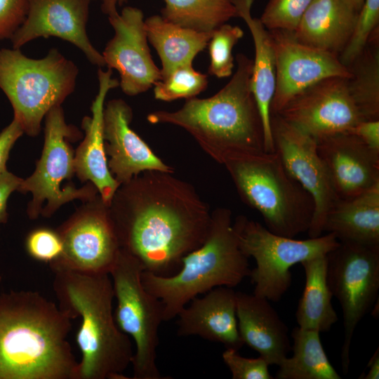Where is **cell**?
<instances>
[{"label":"cell","mask_w":379,"mask_h":379,"mask_svg":"<svg viewBox=\"0 0 379 379\" xmlns=\"http://www.w3.org/2000/svg\"><path fill=\"white\" fill-rule=\"evenodd\" d=\"M120 249L142 272L168 277L204 241L208 204L189 182L168 173L146 171L121 185L109 206Z\"/></svg>","instance_id":"6da1fadb"},{"label":"cell","mask_w":379,"mask_h":379,"mask_svg":"<svg viewBox=\"0 0 379 379\" xmlns=\"http://www.w3.org/2000/svg\"><path fill=\"white\" fill-rule=\"evenodd\" d=\"M69 314L37 291L0 293V379H75Z\"/></svg>","instance_id":"7a4b0ae2"},{"label":"cell","mask_w":379,"mask_h":379,"mask_svg":"<svg viewBox=\"0 0 379 379\" xmlns=\"http://www.w3.org/2000/svg\"><path fill=\"white\" fill-rule=\"evenodd\" d=\"M236 62L232 77L214 95L186 99L178 110L153 112L147 121L183 128L222 165L239 155L265 151L261 116L251 88L253 60L238 53Z\"/></svg>","instance_id":"3957f363"},{"label":"cell","mask_w":379,"mask_h":379,"mask_svg":"<svg viewBox=\"0 0 379 379\" xmlns=\"http://www.w3.org/2000/svg\"><path fill=\"white\" fill-rule=\"evenodd\" d=\"M54 272L59 307L72 319L80 317L76 342L81 357L75 379H126L133 351L130 338L117 326L111 277L107 273L72 270Z\"/></svg>","instance_id":"277c9868"},{"label":"cell","mask_w":379,"mask_h":379,"mask_svg":"<svg viewBox=\"0 0 379 379\" xmlns=\"http://www.w3.org/2000/svg\"><path fill=\"white\" fill-rule=\"evenodd\" d=\"M250 272L248 258L241 251L233 227L232 211L218 207L211 211L204 241L182 258L176 273L161 277L142 272L141 278L145 289L161 301L164 321H168L194 298L219 286L234 288Z\"/></svg>","instance_id":"5b68a950"},{"label":"cell","mask_w":379,"mask_h":379,"mask_svg":"<svg viewBox=\"0 0 379 379\" xmlns=\"http://www.w3.org/2000/svg\"><path fill=\"white\" fill-rule=\"evenodd\" d=\"M223 165L242 201L261 214L270 231L290 238L307 232L313 199L288 173L276 151L239 155Z\"/></svg>","instance_id":"8992f818"},{"label":"cell","mask_w":379,"mask_h":379,"mask_svg":"<svg viewBox=\"0 0 379 379\" xmlns=\"http://www.w3.org/2000/svg\"><path fill=\"white\" fill-rule=\"evenodd\" d=\"M78 73L77 65L55 48L40 59L28 58L20 48L0 49V89L13 119L32 137L40 133L48 111L74 91Z\"/></svg>","instance_id":"52a82bcc"},{"label":"cell","mask_w":379,"mask_h":379,"mask_svg":"<svg viewBox=\"0 0 379 379\" xmlns=\"http://www.w3.org/2000/svg\"><path fill=\"white\" fill-rule=\"evenodd\" d=\"M44 144L33 173L22 179L17 191L30 192L32 199L27 213L32 220L39 215L50 218L62 205L74 199L83 202L95 199L99 194L95 185L88 182L81 188L73 185L62 187L71 180L74 171V152L71 142L81 138L80 131L65 121L61 105L48 111L44 117Z\"/></svg>","instance_id":"ba28073f"},{"label":"cell","mask_w":379,"mask_h":379,"mask_svg":"<svg viewBox=\"0 0 379 379\" xmlns=\"http://www.w3.org/2000/svg\"><path fill=\"white\" fill-rule=\"evenodd\" d=\"M239 246L255 261L249 277L253 294L269 301L278 302L292 282L291 267L321 255H326L340 241L333 233L298 240L276 234L258 222L239 215L233 222Z\"/></svg>","instance_id":"9c48e42d"},{"label":"cell","mask_w":379,"mask_h":379,"mask_svg":"<svg viewBox=\"0 0 379 379\" xmlns=\"http://www.w3.org/2000/svg\"><path fill=\"white\" fill-rule=\"evenodd\" d=\"M142 272L140 263L120 249L109 272L117 300L114 317L118 328L135 343L131 378L162 379L156 361L164 307L144 287Z\"/></svg>","instance_id":"30bf717a"},{"label":"cell","mask_w":379,"mask_h":379,"mask_svg":"<svg viewBox=\"0 0 379 379\" xmlns=\"http://www.w3.org/2000/svg\"><path fill=\"white\" fill-rule=\"evenodd\" d=\"M326 259L327 282L343 317L341 366L346 374L355 328L378 299L379 246L340 241Z\"/></svg>","instance_id":"8fae6325"},{"label":"cell","mask_w":379,"mask_h":379,"mask_svg":"<svg viewBox=\"0 0 379 379\" xmlns=\"http://www.w3.org/2000/svg\"><path fill=\"white\" fill-rule=\"evenodd\" d=\"M62 242L53 272L72 270L109 274L120 251L109 205L98 194L84 204L57 230Z\"/></svg>","instance_id":"7c38bea8"},{"label":"cell","mask_w":379,"mask_h":379,"mask_svg":"<svg viewBox=\"0 0 379 379\" xmlns=\"http://www.w3.org/2000/svg\"><path fill=\"white\" fill-rule=\"evenodd\" d=\"M270 124L274 151L288 173L313 199L309 237H319L326 217L338 198L318 154L317 140L279 114L270 115Z\"/></svg>","instance_id":"4fadbf2b"},{"label":"cell","mask_w":379,"mask_h":379,"mask_svg":"<svg viewBox=\"0 0 379 379\" xmlns=\"http://www.w3.org/2000/svg\"><path fill=\"white\" fill-rule=\"evenodd\" d=\"M347 79H321L295 95L276 114L316 140L347 132L364 119L349 93Z\"/></svg>","instance_id":"5bb4252c"},{"label":"cell","mask_w":379,"mask_h":379,"mask_svg":"<svg viewBox=\"0 0 379 379\" xmlns=\"http://www.w3.org/2000/svg\"><path fill=\"white\" fill-rule=\"evenodd\" d=\"M276 67V87L270 115L278 114L298 93L328 77L349 78L350 72L338 55L298 41L293 32L269 31Z\"/></svg>","instance_id":"9a60e30c"},{"label":"cell","mask_w":379,"mask_h":379,"mask_svg":"<svg viewBox=\"0 0 379 379\" xmlns=\"http://www.w3.org/2000/svg\"><path fill=\"white\" fill-rule=\"evenodd\" d=\"M108 19L114 35L102 53L105 66L117 70L125 94L133 96L147 91L161 79V74L150 53L142 11L126 6Z\"/></svg>","instance_id":"2e32d148"},{"label":"cell","mask_w":379,"mask_h":379,"mask_svg":"<svg viewBox=\"0 0 379 379\" xmlns=\"http://www.w3.org/2000/svg\"><path fill=\"white\" fill-rule=\"evenodd\" d=\"M92 0H27L25 20L11 39L13 48L40 37H58L79 48L87 60L105 66L102 55L91 43L87 33L89 5Z\"/></svg>","instance_id":"e0dca14e"},{"label":"cell","mask_w":379,"mask_h":379,"mask_svg":"<svg viewBox=\"0 0 379 379\" xmlns=\"http://www.w3.org/2000/svg\"><path fill=\"white\" fill-rule=\"evenodd\" d=\"M131 107L122 99L104 106L102 126L108 168L121 185L146 171L174 173L130 126Z\"/></svg>","instance_id":"ac0fdd59"},{"label":"cell","mask_w":379,"mask_h":379,"mask_svg":"<svg viewBox=\"0 0 379 379\" xmlns=\"http://www.w3.org/2000/svg\"><path fill=\"white\" fill-rule=\"evenodd\" d=\"M317 149L338 199L357 196L379 182V152L354 135L324 137Z\"/></svg>","instance_id":"d6986e66"},{"label":"cell","mask_w":379,"mask_h":379,"mask_svg":"<svg viewBox=\"0 0 379 379\" xmlns=\"http://www.w3.org/2000/svg\"><path fill=\"white\" fill-rule=\"evenodd\" d=\"M112 74L111 69L103 71L100 68L98 71L99 87L91 107L92 115L82 119L81 128L85 135L74 152L75 174L81 182L93 183L101 199L109 206L120 186L108 168L103 137L105 98L109 90L119 86V81L112 79Z\"/></svg>","instance_id":"ffe728a7"},{"label":"cell","mask_w":379,"mask_h":379,"mask_svg":"<svg viewBox=\"0 0 379 379\" xmlns=\"http://www.w3.org/2000/svg\"><path fill=\"white\" fill-rule=\"evenodd\" d=\"M190 302L177 315L179 336L198 335L237 351L242 347L232 288L216 287Z\"/></svg>","instance_id":"44dd1931"},{"label":"cell","mask_w":379,"mask_h":379,"mask_svg":"<svg viewBox=\"0 0 379 379\" xmlns=\"http://www.w3.org/2000/svg\"><path fill=\"white\" fill-rule=\"evenodd\" d=\"M240 337L269 365L279 366L291 350L288 328L270 301L255 294L236 292Z\"/></svg>","instance_id":"7402d4cb"},{"label":"cell","mask_w":379,"mask_h":379,"mask_svg":"<svg viewBox=\"0 0 379 379\" xmlns=\"http://www.w3.org/2000/svg\"><path fill=\"white\" fill-rule=\"evenodd\" d=\"M357 15L345 0H312L293 34L302 44L339 56L352 36Z\"/></svg>","instance_id":"603a6c76"},{"label":"cell","mask_w":379,"mask_h":379,"mask_svg":"<svg viewBox=\"0 0 379 379\" xmlns=\"http://www.w3.org/2000/svg\"><path fill=\"white\" fill-rule=\"evenodd\" d=\"M254 0H234L237 18L247 25L255 49L251 77V88L262 123L265 150L274 151L270 124V105L276 87V67L274 49L269 31L260 18L251 15Z\"/></svg>","instance_id":"cb8c5ba5"},{"label":"cell","mask_w":379,"mask_h":379,"mask_svg":"<svg viewBox=\"0 0 379 379\" xmlns=\"http://www.w3.org/2000/svg\"><path fill=\"white\" fill-rule=\"evenodd\" d=\"M323 231L339 241L379 246V182L364 192L338 199L328 213Z\"/></svg>","instance_id":"d4e9b609"},{"label":"cell","mask_w":379,"mask_h":379,"mask_svg":"<svg viewBox=\"0 0 379 379\" xmlns=\"http://www.w3.org/2000/svg\"><path fill=\"white\" fill-rule=\"evenodd\" d=\"M147 39L157 51L162 67L161 79L179 66L192 64L208 45L213 32H199L173 23L161 15L145 20Z\"/></svg>","instance_id":"484cf974"},{"label":"cell","mask_w":379,"mask_h":379,"mask_svg":"<svg viewBox=\"0 0 379 379\" xmlns=\"http://www.w3.org/2000/svg\"><path fill=\"white\" fill-rule=\"evenodd\" d=\"M305 275V288L298 301V326L319 333L328 331L338 317L332 305L333 295L327 282L326 255L300 262Z\"/></svg>","instance_id":"4316f807"},{"label":"cell","mask_w":379,"mask_h":379,"mask_svg":"<svg viewBox=\"0 0 379 379\" xmlns=\"http://www.w3.org/2000/svg\"><path fill=\"white\" fill-rule=\"evenodd\" d=\"M320 333L295 327L291 332L293 355L278 366L277 379H340L328 360Z\"/></svg>","instance_id":"83f0119b"},{"label":"cell","mask_w":379,"mask_h":379,"mask_svg":"<svg viewBox=\"0 0 379 379\" xmlns=\"http://www.w3.org/2000/svg\"><path fill=\"white\" fill-rule=\"evenodd\" d=\"M349 93L364 120H379V31L347 67Z\"/></svg>","instance_id":"f1b7e54d"},{"label":"cell","mask_w":379,"mask_h":379,"mask_svg":"<svg viewBox=\"0 0 379 379\" xmlns=\"http://www.w3.org/2000/svg\"><path fill=\"white\" fill-rule=\"evenodd\" d=\"M161 16L199 32H213L232 18H237L234 0H164Z\"/></svg>","instance_id":"f546056e"},{"label":"cell","mask_w":379,"mask_h":379,"mask_svg":"<svg viewBox=\"0 0 379 379\" xmlns=\"http://www.w3.org/2000/svg\"><path fill=\"white\" fill-rule=\"evenodd\" d=\"M207 85V74L196 71L192 64H186L158 81L154 85V95L157 100L167 102L189 99L204 91Z\"/></svg>","instance_id":"4dcf8cb0"},{"label":"cell","mask_w":379,"mask_h":379,"mask_svg":"<svg viewBox=\"0 0 379 379\" xmlns=\"http://www.w3.org/2000/svg\"><path fill=\"white\" fill-rule=\"evenodd\" d=\"M243 36L242 29L227 23L213 30L207 45L210 57V74L218 78H226L232 75L234 66L232 49Z\"/></svg>","instance_id":"1f68e13d"},{"label":"cell","mask_w":379,"mask_h":379,"mask_svg":"<svg viewBox=\"0 0 379 379\" xmlns=\"http://www.w3.org/2000/svg\"><path fill=\"white\" fill-rule=\"evenodd\" d=\"M378 24L379 0H364L352 36L338 56L345 66L348 67L362 53L371 34L378 29Z\"/></svg>","instance_id":"d6a6232c"},{"label":"cell","mask_w":379,"mask_h":379,"mask_svg":"<svg viewBox=\"0 0 379 379\" xmlns=\"http://www.w3.org/2000/svg\"><path fill=\"white\" fill-rule=\"evenodd\" d=\"M312 0H269L260 18L268 30L293 32Z\"/></svg>","instance_id":"836d02e7"},{"label":"cell","mask_w":379,"mask_h":379,"mask_svg":"<svg viewBox=\"0 0 379 379\" xmlns=\"http://www.w3.org/2000/svg\"><path fill=\"white\" fill-rule=\"evenodd\" d=\"M28 255L33 259L48 264L55 262L62 253V242L58 231L39 227L31 231L25 242Z\"/></svg>","instance_id":"e575fe53"},{"label":"cell","mask_w":379,"mask_h":379,"mask_svg":"<svg viewBox=\"0 0 379 379\" xmlns=\"http://www.w3.org/2000/svg\"><path fill=\"white\" fill-rule=\"evenodd\" d=\"M224 363L228 367L233 379H273L268 363L261 357L246 358L237 350L225 349L222 354Z\"/></svg>","instance_id":"d590c367"},{"label":"cell","mask_w":379,"mask_h":379,"mask_svg":"<svg viewBox=\"0 0 379 379\" xmlns=\"http://www.w3.org/2000/svg\"><path fill=\"white\" fill-rule=\"evenodd\" d=\"M27 0H0V41L11 39L25 20Z\"/></svg>","instance_id":"8d00e7d4"},{"label":"cell","mask_w":379,"mask_h":379,"mask_svg":"<svg viewBox=\"0 0 379 379\" xmlns=\"http://www.w3.org/2000/svg\"><path fill=\"white\" fill-rule=\"evenodd\" d=\"M24 133L20 124L13 121L0 133V174L6 171V162L15 142Z\"/></svg>","instance_id":"74e56055"},{"label":"cell","mask_w":379,"mask_h":379,"mask_svg":"<svg viewBox=\"0 0 379 379\" xmlns=\"http://www.w3.org/2000/svg\"><path fill=\"white\" fill-rule=\"evenodd\" d=\"M22 178L8 170L0 174V223L5 224L8 219L7 203L11 194L17 191Z\"/></svg>","instance_id":"f35d334b"},{"label":"cell","mask_w":379,"mask_h":379,"mask_svg":"<svg viewBox=\"0 0 379 379\" xmlns=\"http://www.w3.org/2000/svg\"><path fill=\"white\" fill-rule=\"evenodd\" d=\"M359 138L370 149L379 152V120H364L349 131Z\"/></svg>","instance_id":"ab89813d"},{"label":"cell","mask_w":379,"mask_h":379,"mask_svg":"<svg viewBox=\"0 0 379 379\" xmlns=\"http://www.w3.org/2000/svg\"><path fill=\"white\" fill-rule=\"evenodd\" d=\"M368 368L367 373L359 377L363 379H378L379 378V348L378 347L366 366Z\"/></svg>","instance_id":"60d3db41"},{"label":"cell","mask_w":379,"mask_h":379,"mask_svg":"<svg viewBox=\"0 0 379 379\" xmlns=\"http://www.w3.org/2000/svg\"><path fill=\"white\" fill-rule=\"evenodd\" d=\"M101 10L108 17L118 14L117 6H121L127 3L128 0H100Z\"/></svg>","instance_id":"b9f144b4"},{"label":"cell","mask_w":379,"mask_h":379,"mask_svg":"<svg viewBox=\"0 0 379 379\" xmlns=\"http://www.w3.org/2000/svg\"><path fill=\"white\" fill-rule=\"evenodd\" d=\"M346 2L355 11H358L362 6L364 0H345Z\"/></svg>","instance_id":"7bdbcfd3"},{"label":"cell","mask_w":379,"mask_h":379,"mask_svg":"<svg viewBox=\"0 0 379 379\" xmlns=\"http://www.w3.org/2000/svg\"><path fill=\"white\" fill-rule=\"evenodd\" d=\"M1 279H2V278H1V277L0 276V281H1Z\"/></svg>","instance_id":"ee69618b"}]
</instances>
